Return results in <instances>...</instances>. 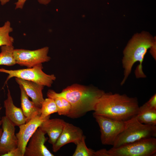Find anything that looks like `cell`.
I'll return each instance as SVG.
<instances>
[{
    "label": "cell",
    "instance_id": "obj_1",
    "mask_svg": "<svg viewBox=\"0 0 156 156\" xmlns=\"http://www.w3.org/2000/svg\"><path fill=\"white\" fill-rule=\"evenodd\" d=\"M139 107L136 97L105 92L96 103L93 114L125 122L136 116Z\"/></svg>",
    "mask_w": 156,
    "mask_h": 156
},
{
    "label": "cell",
    "instance_id": "obj_2",
    "mask_svg": "<svg viewBox=\"0 0 156 156\" xmlns=\"http://www.w3.org/2000/svg\"><path fill=\"white\" fill-rule=\"evenodd\" d=\"M151 49V53L156 59V40L146 32L137 34L130 40L125 48L122 64L124 68V77L121 83L123 85L130 75L134 64L140 62L135 71L136 78L146 77L142 69V63L144 56L148 49Z\"/></svg>",
    "mask_w": 156,
    "mask_h": 156
},
{
    "label": "cell",
    "instance_id": "obj_3",
    "mask_svg": "<svg viewBox=\"0 0 156 156\" xmlns=\"http://www.w3.org/2000/svg\"><path fill=\"white\" fill-rule=\"evenodd\" d=\"M105 92L95 87L75 84L67 87L60 93L55 92V94L68 101L71 109L67 116L75 119L94 111L98 100Z\"/></svg>",
    "mask_w": 156,
    "mask_h": 156
},
{
    "label": "cell",
    "instance_id": "obj_4",
    "mask_svg": "<svg viewBox=\"0 0 156 156\" xmlns=\"http://www.w3.org/2000/svg\"><path fill=\"white\" fill-rule=\"evenodd\" d=\"M156 154V139L141 140L116 148L95 151V156H153Z\"/></svg>",
    "mask_w": 156,
    "mask_h": 156
},
{
    "label": "cell",
    "instance_id": "obj_5",
    "mask_svg": "<svg viewBox=\"0 0 156 156\" xmlns=\"http://www.w3.org/2000/svg\"><path fill=\"white\" fill-rule=\"evenodd\" d=\"M156 136V126L142 123L135 116L125 121L124 128L116 139L112 148H116L141 140Z\"/></svg>",
    "mask_w": 156,
    "mask_h": 156
},
{
    "label": "cell",
    "instance_id": "obj_6",
    "mask_svg": "<svg viewBox=\"0 0 156 156\" xmlns=\"http://www.w3.org/2000/svg\"><path fill=\"white\" fill-rule=\"evenodd\" d=\"M42 64L33 67L15 70H8L0 68V72L8 75L5 84L11 78L15 77L32 81L48 87H51L56 77L54 75H47L42 70Z\"/></svg>",
    "mask_w": 156,
    "mask_h": 156
},
{
    "label": "cell",
    "instance_id": "obj_7",
    "mask_svg": "<svg viewBox=\"0 0 156 156\" xmlns=\"http://www.w3.org/2000/svg\"><path fill=\"white\" fill-rule=\"evenodd\" d=\"M93 116L100 128L102 144L113 146L117 136L124 129L125 122L93 114Z\"/></svg>",
    "mask_w": 156,
    "mask_h": 156
},
{
    "label": "cell",
    "instance_id": "obj_8",
    "mask_svg": "<svg viewBox=\"0 0 156 156\" xmlns=\"http://www.w3.org/2000/svg\"><path fill=\"white\" fill-rule=\"evenodd\" d=\"M49 51L48 47L34 50L14 49L13 55L16 64L31 68L50 61L51 58L48 55Z\"/></svg>",
    "mask_w": 156,
    "mask_h": 156
},
{
    "label": "cell",
    "instance_id": "obj_9",
    "mask_svg": "<svg viewBox=\"0 0 156 156\" xmlns=\"http://www.w3.org/2000/svg\"><path fill=\"white\" fill-rule=\"evenodd\" d=\"M50 117L43 118L40 116H37L19 127V131L16 134L18 139L17 147L24 156L26 147L30 139L37 129Z\"/></svg>",
    "mask_w": 156,
    "mask_h": 156
},
{
    "label": "cell",
    "instance_id": "obj_10",
    "mask_svg": "<svg viewBox=\"0 0 156 156\" xmlns=\"http://www.w3.org/2000/svg\"><path fill=\"white\" fill-rule=\"evenodd\" d=\"M1 120L3 131L0 139L1 156L17 148L18 146L15 126L5 116Z\"/></svg>",
    "mask_w": 156,
    "mask_h": 156
},
{
    "label": "cell",
    "instance_id": "obj_11",
    "mask_svg": "<svg viewBox=\"0 0 156 156\" xmlns=\"http://www.w3.org/2000/svg\"><path fill=\"white\" fill-rule=\"evenodd\" d=\"M46 133L39 127L30 139L25 150L24 156H54L44 144L47 138Z\"/></svg>",
    "mask_w": 156,
    "mask_h": 156
},
{
    "label": "cell",
    "instance_id": "obj_12",
    "mask_svg": "<svg viewBox=\"0 0 156 156\" xmlns=\"http://www.w3.org/2000/svg\"><path fill=\"white\" fill-rule=\"evenodd\" d=\"M83 135V131L79 127L66 122L61 134L52 145L53 151L56 152L62 147L70 143L77 145L81 141Z\"/></svg>",
    "mask_w": 156,
    "mask_h": 156
},
{
    "label": "cell",
    "instance_id": "obj_13",
    "mask_svg": "<svg viewBox=\"0 0 156 156\" xmlns=\"http://www.w3.org/2000/svg\"><path fill=\"white\" fill-rule=\"evenodd\" d=\"M3 104L5 116L15 126L19 127L26 122V118L21 108L17 107L14 105L8 88L7 98L4 101Z\"/></svg>",
    "mask_w": 156,
    "mask_h": 156
},
{
    "label": "cell",
    "instance_id": "obj_14",
    "mask_svg": "<svg viewBox=\"0 0 156 156\" xmlns=\"http://www.w3.org/2000/svg\"><path fill=\"white\" fill-rule=\"evenodd\" d=\"M15 80L18 85H21L29 97L36 106L40 108L44 100L42 91L44 86L35 82L15 78Z\"/></svg>",
    "mask_w": 156,
    "mask_h": 156
},
{
    "label": "cell",
    "instance_id": "obj_15",
    "mask_svg": "<svg viewBox=\"0 0 156 156\" xmlns=\"http://www.w3.org/2000/svg\"><path fill=\"white\" fill-rule=\"evenodd\" d=\"M65 122L59 118L50 119L45 120L39 127L49 137V142L53 145L61 134Z\"/></svg>",
    "mask_w": 156,
    "mask_h": 156
},
{
    "label": "cell",
    "instance_id": "obj_16",
    "mask_svg": "<svg viewBox=\"0 0 156 156\" xmlns=\"http://www.w3.org/2000/svg\"><path fill=\"white\" fill-rule=\"evenodd\" d=\"M21 90V108L26 118V122L37 116L41 114L40 108L37 107L34 103L29 99L23 87L19 85Z\"/></svg>",
    "mask_w": 156,
    "mask_h": 156
},
{
    "label": "cell",
    "instance_id": "obj_17",
    "mask_svg": "<svg viewBox=\"0 0 156 156\" xmlns=\"http://www.w3.org/2000/svg\"><path fill=\"white\" fill-rule=\"evenodd\" d=\"M47 95L48 98L54 100L57 107V113L59 115L67 116L69 114L71 110V106L65 98L57 95L55 94V92L51 90L48 91Z\"/></svg>",
    "mask_w": 156,
    "mask_h": 156
},
{
    "label": "cell",
    "instance_id": "obj_18",
    "mask_svg": "<svg viewBox=\"0 0 156 156\" xmlns=\"http://www.w3.org/2000/svg\"><path fill=\"white\" fill-rule=\"evenodd\" d=\"M136 117L142 123L156 125V109L149 108L143 104L139 107Z\"/></svg>",
    "mask_w": 156,
    "mask_h": 156
},
{
    "label": "cell",
    "instance_id": "obj_19",
    "mask_svg": "<svg viewBox=\"0 0 156 156\" xmlns=\"http://www.w3.org/2000/svg\"><path fill=\"white\" fill-rule=\"evenodd\" d=\"M14 49L13 45L1 46L0 65L12 66L16 64L13 55Z\"/></svg>",
    "mask_w": 156,
    "mask_h": 156
},
{
    "label": "cell",
    "instance_id": "obj_20",
    "mask_svg": "<svg viewBox=\"0 0 156 156\" xmlns=\"http://www.w3.org/2000/svg\"><path fill=\"white\" fill-rule=\"evenodd\" d=\"M10 22H5L3 25L0 27V47L4 45H12L14 39L9 34L13 31Z\"/></svg>",
    "mask_w": 156,
    "mask_h": 156
},
{
    "label": "cell",
    "instance_id": "obj_21",
    "mask_svg": "<svg viewBox=\"0 0 156 156\" xmlns=\"http://www.w3.org/2000/svg\"><path fill=\"white\" fill-rule=\"evenodd\" d=\"M40 117L43 118H45L51 114L57 112V109L54 100L48 98L44 99L40 108Z\"/></svg>",
    "mask_w": 156,
    "mask_h": 156
},
{
    "label": "cell",
    "instance_id": "obj_22",
    "mask_svg": "<svg viewBox=\"0 0 156 156\" xmlns=\"http://www.w3.org/2000/svg\"><path fill=\"white\" fill-rule=\"evenodd\" d=\"M85 139V137L83 135L81 141L76 145L73 156H94L95 151L87 147Z\"/></svg>",
    "mask_w": 156,
    "mask_h": 156
},
{
    "label": "cell",
    "instance_id": "obj_23",
    "mask_svg": "<svg viewBox=\"0 0 156 156\" xmlns=\"http://www.w3.org/2000/svg\"><path fill=\"white\" fill-rule=\"evenodd\" d=\"M148 108L156 109V94H155L149 100L144 104Z\"/></svg>",
    "mask_w": 156,
    "mask_h": 156
},
{
    "label": "cell",
    "instance_id": "obj_24",
    "mask_svg": "<svg viewBox=\"0 0 156 156\" xmlns=\"http://www.w3.org/2000/svg\"><path fill=\"white\" fill-rule=\"evenodd\" d=\"M2 156H24L21 151L17 147L9 151Z\"/></svg>",
    "mask_w": 156,
    "mask_h": 156
},
{
    "label": "cell",
    "instance_id": "obj_25",
    "mask_svg": "<svg viewBox=\"0 0 156 156\" xmlns=\"http://www.w3.org/2000/svg\"><path fill=\"white\" fill-rule=\"evenodd\" d=\"M27 0H18L15 3L16 5L15 9H22L23 8L24 4Z\"/></svg>",
    "mask_w": 156,
    "mask_h": 156
},
{
    "label": "cell",
    "instance_id": "obj_26",
    "mask_svg": "<svg viewBox=\"0 0 156 156\" xmlns=\"http://www.w3.org/2000/svg\"><path fill=\"white\" fill-rule=\"evenodd\" d=\"M51 0H38V2L41 4L47 5L49 3Z\"/></svg>",
    "mask_w": 156,
    "mask_h": 156
},
{
    "label": "cell",
    "instance_id": "obj_27",
    "mask_svg": "<svg viewBox=\"0 0 156 156\" xmlns=\"http://www.w3.org/2000/svg\"><path fill=\"white\" fill-rule=\"evenodd\" d=\"M10 0H0L1 4L3 5L10 1Z\"/></svg>",
    "mask_w": 156,
    "mask_h": 156
},
{
    "label": "cell",
    "instance_id": "obj_28",
    "mask_svg": "<svg viewBox=\"0 0 156 156\" xmlns=\"http://www.w3.org/2000/svg\"><path fill=\"white\" fill-rule=\"evenodd\" d=\"M2 129L0 128V139L2 133Z\"/></svg>",
    "mask_w": 156,
    "mask_h": 156
},
{
    "label": "cell",
    "instance_id": "obj_29",
    "mask_svg": "<svg viewBox=\"0 0 156 156\" xmlns=\"http://www.w3.org/2000/svg\"><path fill=\"white\" fill-rule=\"evenodd\" d=\"M1 109V108L0 107V110ZM1 124H2L1 120V118L0 117V126H1Z\"/></svg>",
    "mask_w": 156,
    "mask_h": 156
},
{
    "label": "cell",
    "instance_id": "obj_30",
    "mask_svg": "<svg viewBox=\"0 0 156 156\" xmlns=\"http://www.w3.org/2000/svg\"></svg>",
    "mask_w": 156,
    "mask_h": 156
}]
</instances>
